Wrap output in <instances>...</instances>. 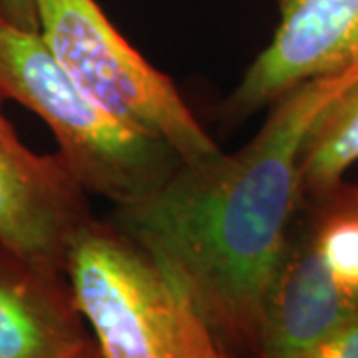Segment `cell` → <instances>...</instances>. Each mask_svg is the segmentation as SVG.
Wrapping results in <instances>:
<instances>
[{
	"mask_svg": "<svg viewBox=\"0 0 358 358\" xmlns=\"http://www.w3.org/2000/svg\"><path fill=\"white\" fill-rule=\"evenodd\" d=\"M313 237L336 285L358 299V183L341 181L317 197H303Z\"/></svg>",
	"mask_w": 358,
	"mask_h": 358,
	"instance_id": "obj_10",
	"label": "cell"
},
{
	"mask_svg": "<svg viewBox=\"0 0 358 358\" xmlns=\"http://www.w3.org/2000/svg\"><path fill=\"white\" fill-rule=\"evenodd\" d=\"M62 275L0 245V358H70L88 345Z\"/></svg>",
	"mask_w": 358,
	"mask_h": 358,
	"instance_id": "obj_8",
	"label": "cell"
},
{
	"mask_svg": "<svg viewBox=\"0 0 358 358\" xmlns=\"http://www.w3.org/2000/svg\"><path fill=\"white\" fill-rule=\"evenodd\" d=\"M358 70L281 96L235 154L181 164L162 187L114 207L112 225L189 294L219 343L255 355L263 303L301 205L299 157L320 112Z\"/></svg>",
	"mask_w": 358,
	"mask_h": 358,
	"instance_id": "obj_1",
	"label": "cell"
},
{
	"mask_svg": "<svg viewBox=\"0 0 358 358\" xmlns=\"http://www.w3.org/2000/svg\"><path fill=\"white\" fill-rule=\"evenodd\" d=\"M2 18H4V14H2V8H0V20H2Z\"/></svg>",
	"mask_w": 358,
	"mask_h": 358,
	"instance_id": "obj_14",
	"label": "cell"
},
{
	"mask_svg": "<svg viewBox=\"0 0 358 358\" xmlns=\"http://www.w3.org/2000/svg\"><path fill=\"white\" fill-rule=\"evenodd\" d=\"M92 219L58 154L32 152L0 112V245L64 271L68 247Z\"/></svg>",
	"mask_w": 358,
	"mask_h": 358,
	"instance_id": "obj_6",
	"label": "cell"
},
{
	"mask_svg": "<svg viewBox=\"0 0 358 358\" xmlns=\"http://www.w3.org/2000/svg\"><path fill=\"white\" fill-rule=\"evenodd\" d=\"M2 14L8 22L38 32V20L34 10V0H0Z\"/></svg>",
	"mask_w": 358,
	"mask_h": 358,
	"instance_id": "obj_12",
	"label": "cell"
},
{
	"mask_svg": "<svg viewBox=\"0 0 358 358\" xmlns=\"http://www.w3.org/2000/svg\"><path fill=\"white\" fill-rule=\"evenodd\" d=\"M307 358H358V313Z\"/></svg>",
	"mask_w": 358,
	"mask_h": 358,
	"instance_id": "obj_11",
	"label": "cell"
},
{
	"mask_svg": "<svg viewBox=\"0 0 358 358\" xmlns=\"http://www.w3.org/2000/svg\"><path fill=\"white\" fill-rule=\"evenodd\" d=\"M358 164V80L329 103L308 129L299 157L301 197H317Z\"/></svg>",
	"mask_w": 358,
	"mask_h": 358,
	"instance_id": "obj_9",
	"label": "cell"
},
{
	"mask_svg": "<svg viewBox=\"0 0 358 358\" xmlns=\"http://www.w3.org/2000/svg\"><path fill=\"white\" fill-rule=\"evenodd\" d=\"M64 275L102 358H233L189 294L112 223L78 233Z\"/></svg>",
	"mask_w": 358,
	"mask_h": 358,
	"instance_id": "obj_3",
	"label": "cell"
},
{
	"mask_svg": "<svg viewBox=\"0 0 358 358\" xmlns=\"http://www.w3.org/2000/svg\"><path fill=\"white\" fill-rule=\"evenodd\" d=\"M38 34L72 82L106 112L167 143L183 164L221 154L183 102L96 0H34Z\"/></svg>",
	"mask_w": 358,
	"mask_h": 358,
	"instance_id": "obj_4",
	"label": "cell"
},
{
	"mask_svg": "<svg viewBox=\"0 0 358 358\" xmlns=\"http://www.w3.org/2000/svg\"><path fill=\"white\" fill-rule=\"evenodd\" d=\"M358 70V0H279V22L237 88L223 120L239 124L317 78Z\"/></svg>",
	"mask_w": 358,
	"mask_h": 358,
	"instance_id": "obj_5",
	"label": "cell"
},
{
	"mask_svg": "<svg viewBox=\"0 0 358 358\" xmlns=\"http://www.w3.org/2000/svg\"><path fill=\"white\" fill-rule=\"evenodd\" d=\"M358 313L320 257L307 203L301 197L273 273L257 331V358H307Z\"/></svg>",
	"mask_w": 358,
	"mask_h": 358,
	"instance_id": "obj_7",
	"label": "cell"
},
{
	"mask_svg": "<svg viewBox=\"0 0 358 358\" xmlns=\"http://www.w3.org/2000/svg\"><path fill=\"white\" fill-rule=\"evenodd\" d=\"M0 98L32 110L86 193L114 207L162 187L183 162L164 141L106 112L72 82L36 30L0 20Z\"/></svg>",
	"mask_w": 358,
	"mask_h": 358,
	"instance_id": "obj_2",
	"label": "cell"
},
{
	"mask_svg": "<svg viewBox=\"0 0 358 358\" xmlns=\"http://www.w3.org/2000/svg\"><path fill=\"white\" fill-rule=\"evenodd\" d=\"M70 358H102L100 357V352H98V348L96 346H92L88 343V345L84 346L82 350H78L76 355H72Z\"/></svg>",
	"mask_w": 358,
	"mask_h": 358,
	"instance_id": "obj_13",
	"label": "cell"
}]
</instances>
